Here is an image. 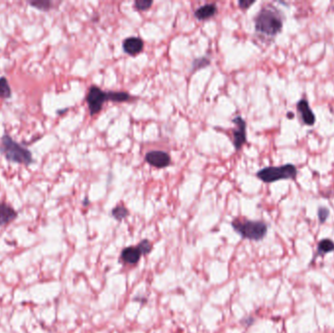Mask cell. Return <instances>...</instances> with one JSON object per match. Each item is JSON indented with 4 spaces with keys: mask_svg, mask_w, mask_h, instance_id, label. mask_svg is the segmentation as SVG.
Here are the masks:
<instances>
[{
    "mask_svg": "<svg viewBox=\"0 0 334 333\" xmlns=\"http://www.w3.org/2000/svg\"><path fill=\"white\" fill-rule=\"evenodd\" d=\"M292 117H293V114H291V113H290V114H287V118H288V119H292Z\"/></svg>",
    "mask_w": 334,
    "mask_h": 333,
    "instance_id": "23",
    "label": "cell"
},
{
    "mask_svg": "<svg viewBox=\"0 0 334 333\" xmlns=\"http://www.w3.org/2000/svg\"><path fill=\"white\" fill-rule=\"evenodd\" d=\"M255 30L268 37H273L279 33L283 27L280 13L272 6H264L254 18Z\"/></svg>",
    "mask_w": 334,
    "mask_h": 333,
    "instance_id": "1",
    "label": "cell"
},
{
    "mask_svg": "<svg viewBox=\"0 0 334 333\" xmlns=\"http://www.w3.org/2000/svg\"><path fill=\"white\" fill-rule=\"evenodd\" d=\"M11 87L6 77H0V98L8 99L11 97Z\"/></svg>",
    "mask_w": 334,
    "mask_h": 333,
    "instance_id": "15",
    "label": "cell"
},
{
    "mask_svg": "<svg viewBox=\"0 0 334 333\" xmlns=\"http://www.w3.org/2000/svg\"><path fill=\"white\" fill-rule=\"evenodd\" d=\"M152 3L153 2L151 0H136L134 2V7L138 11H147L152 7Z\"/></svg>",
    "mask_w": 334,
    "mask_h": 333,
    "instance_id": "18",
    "label": "cell"
},
{
    "mask_svg": "<svg viewBox=\"0 0 334 333\" xmlns=\"http://www.w3.org/2000/svg\"><path fill=\"white\" fill-rule=\"evenodd\" d=\"M109 101V93L103 91L100 87L96 85H92L88 93L86 95V102L88 105V109L90 112V115L93 117L97 114H99L102 109L104 104Z\"/></svg>",
    "mask_w": 334,
    "mask_h": 333,
    "instance_id": "5",
    "label": "cell"
},
{
    "mask_svg": "<svg viewBox=\"0 0 334 333\" xmlns=\"http://www.w3.org/2000/svg\"><path fill=\"white\" fill-rule=\"evenodd\" d=\"M334 250V242L331 240H323L319 243V254L329 253Z\"/></svg>",
    "mask_w": 334,
    "mask_h": 333,
    "instance_id": "16",
    "label": "cell"
},
{
    "mask_svg": "<svg viewBox=\"0 0 334 333\" xmlns=\"http://www.w3.org/2000/svg\"><path fill=\"white\" fill-rule=\"evenodd\" d=\"M234 230L243 239L249 241H261L267 235L268 226L262 221H251L237 218L232 222Z\"/></svg>",
    "mask_w": 334,
    "mask_h": 333,
    "instance_id": "3",
    "label": "cell"
},
{
    "mask_svg": "<svg viewBox=\"0 0 334 333\" xmlns=\"http://www.w3.org/2000/svg\"><path fill=\"white\" fill-rule=\"evenodd\" d=\"M330 215V210L326 207H320L318 210V216L321 223H325Z\"/></svg>",
    "mask_w": 334,
    "mask_h": 333,
    "instance_id": "21",
    "label": "cell"
},
{
    "mask_svg": "<svg viewBox=\"0 0 334 333\" xmlns=\"http://www.w3.org/2000/svg\"><path fill=\"white\" fill-rule=\"evenodd\" d=\"M217 11L218 9L216 4L214 3L204 4L195 11V17L199 21H206L213 18L217 14Z\"/></svg>",
    "mask_w": 334,
    "mask_h": 333,
    "instance_id": "12",
    "label": "cell"
},
{
    "mask_svg": "<svg viewBox=\"0 0 334 333\" xmlns=\"http://www.w3.org/2000/svg\"><path fill=\"white\" fill-rule=\"evenodd\" d=\"M0 153L10 162H15L24 165H30L33 162L31 152L17 143L8 134H4L0 141Z\"/></svg>",
    "mask_w": 334,
    "mask_h": 333,
    "instance_id": "2",
    "label": "cell"
},
{
    "mask_svg": "<svg viewBox=\"0 0 334 333\" xmlns=\"http://www.w3.org/2000/svg\"><path fill=\"white\" fill-rule=\"evenodd\" d=\"M31 6L34 8L40 10V11H49L52 7V2L51 1H44V0H38V1H32L29 2Z\"/></svg>",
    "mask_w": 334,
    "mask_h": 333,
    "instance_id": "17",
    "label": "cell"
},
{
    "mask_svg": "<svg viewBox=\"0 0 334 333\" xmlns=\"http://www.w3.org/2000/svg\"><path fill=\"white\" fill-rule=\"evenodd\" d=\"M129 211L124 205H118L112 210V216L118 220V221H122L126 217H128Z\"/></svg>",
    "mask_w": 334,
    "mask_h": 333,
    "instance_id": "14",
    "label": "cell"
},
{
    "mask_svg": "<svg viewBox=\"0 0 334 333\" xmlns=\"http://www.w3.org/2000/svg\"><path fill=\"white\" fill-rule=\"evenodd\" d=\"M137 247L141 251L142 255H146V254H149L151 252V250H152V243L148 240H144V241L139 242Z\"/></svg>",
    "mask_w": 334,
    "mask_h": 333,
    "instance_id": "20",
    "label": "cell"
},
{
    "mask_svg": "<svg viewBox=\"0 0 334 333\" xmlns=\"http://www.w3.org/2000/svg\"><path fill=\"white\" fill-rule=\"evenodd\" d=\"M123 51L130 56H136L140 54L144 49V41L140 37L130 36L124 39L122 43Z\"/></svg>",
    "mask_w": 334,
    "mask_h": 333,
    "instance_id": "8",
    "label": "cell"
},
{
    "mask_svg": "<svg viewBox=\"0 0 334 333\" xmlns=\"http://www.w3.org/2000/svg\"><path fill=\"white\" fill-rule=\"evenodd\" d=\"M233 123L235 124V128L233 129V143L235 149L240 151L246 143V122L241 116H237L233 120Z\"/></svg>",
    "mask_w": 334,
    "mask_h": 333,
    "instance_id": "6",
    "label": "cell"
},
{
    "mask_svg": "<svg viewBox=\"0 0 334 333\" xmlns=\"http://www.w3.org/2000/svg\"><path fill=\"white\" fill-rule=\"evenodd\" d=\"M142 256L137 246H128L124 248L121 254V260L128 265H136Z\"/></svg>",
    "mask_w": 334,
    "mask_h": 333,
    "instance_id": "10",
    "label": "cell"
},
{
    "mask_svg": "<svg viewBox=\"0 0 334 333\" xmlns=\"http://www.w3.org/2000/svg\"><path fill=\"white\" fill-rule=\"evenodd\" d=\"M18 216L17 211L7 203H0V227L6 226Z\"/></svg>",
    "mask_w": 334,
    "mask_h": 333,
    "instance_id": "11",
    "label": "cell"
},
{
    "mask_svg": "<svg viewBox=\"0 0 334 333\" xmlns=\"http://www.w3.org/2000/svg\"><path fill=\"white\" fill-rule=\"evenodd\" d=\"M109 93V101L116 102V103H125L131 99V96L126 92H113L110 91Z\"/></svg>",
    "mask_w": 334,
    "mask_h": 333,
    "instance_id": "13",
    "label": "cell"
},
{
    "mask_svg": "<svg viewBox=\"0 0 334 333\" xmlns=\"http://www.w3.org/2000/svg\"><path fill=\"white\" fill-rule=\"evenodd\" d=\"M145 160L156 168H165L171 164V156L164 151H151L146 153Z\"/></svg>",
    "mask_w": 334,
    "mask_h": 333,
    "instance_id": "7",
    "label": "cell"
},
{
    "mask_svg": "<svg viewBox=\"0 0 334 333\" xmlns=\"http://www.w3.org/2000/svg\"><path fill=\"white\" fill-rule=\"evenodd\" d=\"M255 3V1H249V0H240L239 1V6L241 9L243 10H247L250 8L251 5H253Z\"/></svg>",
    "mask_w": 334,
    "mask_h": 333,
    "instance_id": "22",
    "label": "cell"
},
{
    "mask_svg": "<svg viewBox=\"0 0 334 333\" xmlns=\"http://www.w3.org/2000/svg\"><path fill=\"white\" fill-rule=\"evenodd\" d=\"M297 110L301 116V119L303 121V122L308 125V126H312L315 124L316 122V117L314 115V113L312 112V110L310 109L309 103L307 100H300L297 104Z\"/></svg>",
    "mask_w": 334,
    "mask_h": 333,
    "instance_id": "9",
    "label": "cell"
},
{
    "mask_svg": "<svg viewBox=\"0 0 334 333\" xmlns=\"http://www.w3.org/2000/svg\"><path fill=\"white\" fill-rule=\"evenodd\" d=\"M210 65V60L207 57L198 58L193 62V70H198Z\"/></svg>",
    "mask_w": 334,
    "mask_h": 333,
    "instance_id": "19",
    "label": "cell"
},
{
    "mask_svg": "<svg viewBox=\"0 0 334 333\" xmlns=\"http://www.w3.org/2000/svg\"><path fill=\"white\" fill-rule=\"evenodd\" d=\"M257 177L265 183H273L283 179L294 180L297 177V168L290 163L282 166H269L259 170Z\"/></svg>",
    "mask_w": 334,
    "mask_h": 333,
    "instance_id": "4",
    "label": "cell"
}]
</instances>
